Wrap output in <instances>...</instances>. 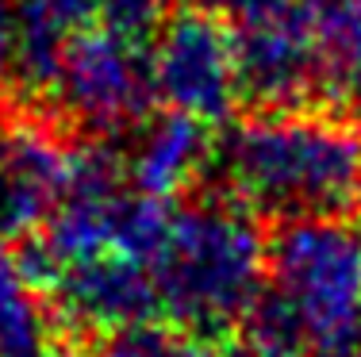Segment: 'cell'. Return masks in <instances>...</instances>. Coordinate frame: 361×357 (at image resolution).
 I'll return each mask as SVG.
<instances>
[{"instance_id": "obj_1", "label": "cell", "mask_w": 361, "mask_h": 357, "mask_svg": "<svg viewBox=\"0 0 361 357\" xmlns=\"http://www.w3.org/2000/svg\"><path fill=\"white\" fill-rule=\"evenodd\" d=\"M231 200L288 219L338 215L361 196V127L338 115L269 108L219 146Z\"/></svg>"}, {"instance_id": "obj_2", "label": "cell", "mask_w": 361, "mask_h": 357, "mask_svg": "<svg viewBox=\"0 0 361 357\" xmlns=\"http://www.w3.org/2000/svg\"><path fill=\"white\" fill-rule=\"evenodd\" d=\"M361 334V227L342 215L288 219L269 238V280L250 338L338 357Z\"/></svg>"}, {"instance_id": "obj_3", "label": "cell", "mask_w": 361, "mask_h": 357, "mask_svg": "<svg viewBox=\"0 0 361 357\" xmlns=\"http://www.w3.org/2000/svg\"><path fill=\"white\" fill-rule=\"evenodd\" d=\"M269 280V242L238 200H188L169 211L154 253L158 311L188 334L250 322Z\"/></svg>"}, {"instance_id": "obj_4", "label": "cell", "mask_w": 361, "mask_h": 357, "mask_svg": "<svg viewBox=\"0 0 361 357\" xmlns=\"http://www.w3.org/2000/svg\"><path fill=\"white\" fill-rule=\"evenodd\" d=\"M154 35L158 31L104 12L58 50L35 84L47 89L58 112L85 131H127L142 123L146 108L154 104Z\"/></svg>"}, {"instance_id": "obj_5", "label": "cell", "mask_w": 361, "mask_h": 357, "mask_svg": "<svg viewBox=\"0 0 361 357\" xmlns=\"http://www.w3.org/2000/svg\"><path fill=\"white\" fill-rule=\"evenodd\" d=\"M150 73L154 100L204 127L227 119L246 96L235 27L208 8H180L166 15L150 46Z\"/></svg>"}, {"instance_id": "obj_6", "label": "cell", "mask_w": 361, "mask_h": 357, "mask_svg": "<svg viewBox=\"0 0 361 357\" xmlns=\"http://www.w3.org/2000/svg\"><path fill=\"white\" fill-rule=\"evenodd\" d=\"M235 15L246 96L269 108H292L319 89V39L304 0H257Z\"/></svg>"}, {"instance_id": "obj_7", "label": "cell", "mask_w": 361, "mask_h": 357, "mask_svg": "<svg viewBox=\"0 0 361 357\" xmlns=\"http://www.w3.org/2000/svg\"><path fill=\"white\" fill-rule=\"evenodd\" d=\"M42 288L54 300V311L77 330L116 334L135 322H150L158 311L150 261L123 250L70 261L42 280Z\"/></svg>"}, {"instance_id": "obj_8", "label": "cell", "mask_w": 361, "mask_h": 357, "mask_svg": "<svg viewBox=\"0 0 361 357\" xmlns=\"http://www.w3.org/2000/svg\"><path fill=\"white\" fill-rule=\"evenodd\" d=\"M81 146L35 119L0 123V231L23 234L42 227L66 200Z\"/></svg>"}, {"instance_id": "obj_9", "label": "cell", "mask_w": 361, "mask_h": 357, "mask_svg": "<svg viewBox=\"0 0 361 357\" xmlns=\"http://www.w3.org/2000/svg\"><path fill=\"white\" fill-rule=\"evenodd\" d=\"M212 154H216V146H212L208 127L196 123V119L166 112L135 134L123 173L135 192L169 203L173 196L192 189L196 177L208 169Z\"/></svg>"}, {"instance_id": "obj_10", "label": "cell", "mask_w": 361, "mask_h": 357, "mask_svg": "<svg viewBox=\"0 0 361 357\" xmlns=\"http://www.w3.org/2000/svg\"><path fill=\"white\" fill-rule=\"evenodd\" d=\"M54 322L23 253L0 242V357H54Z\"/></svg>"}, {"instance_id": "obj_11", "label": "cell", "mask_w": 361, "mask_h": 357, "mask_svg": "<svg viewBox=\"0 0 361 357\" xmlns=\"http://www.w3.org/2000/svg\"><path fill=\"white\" fill-rule=\"evenodd\" d=\"M12 8L20 23V70L39 81L58 50L104 15L108 0H12Z\"/></svg>"}, {"instance_id": "obj_12", "label": "cell", "mask_w": 361, "mask_h": 357, "mask_svg": "<svg viewBox=\"0 0 361 357\" xmlns=\"http://www.w3.org/2000/svg\"><path fill=\"white\" fill-rule=\"evenodd\" d=\"M312 23L319 39V92L361 127V8L312 15Z\"/></svg>"}, {"instance_id": "obj_13", "label": "cell", "mask_w": 361, "mask_h": 357, "mask_svg": "<svg viewBox=\"0 0 361 357\" xmlns=\"http://www.w3.org/2000/svg\"><path fill=\"white\" fill-rule=\"evenodd\" d=\"M97 357H216L200 334L173 327V322H135L104 338Z\"/></svg>"}, {"instance_id": "obj_14", "label": "cell", "mask_w": 361, "mask_h": 357, "mask_svg": "<svg viewBox=\"0 0 361 357\" xmlns=\"http://www.w3.org/2000/svg\"><path fill=\"white\" fill-rule=\"evenodd\" d=\"M16 70H20V23L12 0H0V92Z\"/></svg>"}, {"instance_id": "obj_15", "label": "cell", "mask_w": 361, "mask_h": 357, "mask_svg": "<svg viewBox=\"0 0 361 357\" xmlns=\"http://www.w3.org/2000/svg\"><path fill=\"white\" fill-rule=\"evenodd\" d=\"M231 357H300V353H292V350H277V346H262V342H246V346H238Z\"/></svg>"}, {"instance_id": "obj_16", "label": "cell", "mask_w": 361, "mask_h": 357, "mask_svg": "<svg viewBox=\"0 0 361 357\" xmlns=\"http://www.w3.org/2000/svg\"><path fill=\"white\" fill-rule=\"evenodd\" d=\"M338 357H361V334H357L354 342H350V346H346V350H342Z\"/></svg>"}, {"instance_id": "obj_17", "label": "cell", "mask_w": 361, "mask_h": 357, "mask_svg": "<svg viewBox=\"0 0 361 357\" xmlns=\"http://www.w3.org/2000/svg\"><path fill=\"white\" fill-rule=\"evenodd\" d=\"M54 357H81V353H73V350H66V353H54Z\"/></svg>"}, {"instance_id": "obj_18", "label": "cell", "mask_w": 361, "mask_h": 357, "mask_svg": "<svg viewBox=\"0 0 361 357\" xmlns=\"http://www.w3.org/2000/svg\"><path fill=\"white\" fill-rule=\"evenodd\" d=\"M357 203H361V196H357Z\"/></svg>"}]
</instances>
